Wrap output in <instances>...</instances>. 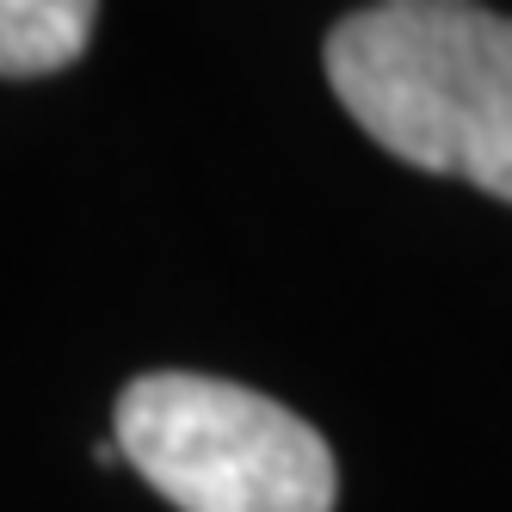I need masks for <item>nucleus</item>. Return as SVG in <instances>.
I'll list each match as a JSON object with an SVG mask.
<instances>
[{
    "instance_id": "obj_4",
    "label": "nucleus",
    "mask_w": 512,
    "mask_h": 512,
    "mask_svg": "<svg viewBox=\"0 0 512 512\" xmlns=\"http://www.w3.org/2000/svg\"><path fill=\"white\" fill-rule=\"evenodd\" d=\"M383 7H445V0H383Z\"/></svg>"
},
{
    "instance_id": "obj_3",
    "label": "nucleus",
    "mask_w": 512,
    "mask_h": 512,
    "mask_svg": "<svg viewBox=\"0 0 512 512\" xmlns=\"http://www.w3.org/2000/svg\"><path fill=\"white\" fill-rule=\"evenodd\" d=\"M99 0H0V75L31 81L68 68L93 38Z\"/></svg>"
},
{
    "instance_id": "obj_1",
    "label": "nucleus",
    "mask_w": 512,
    "mask_h": 512,
    "mask_svg": "<svg viewBox=\"0 0 512 512\" xmlns=\"http://www.w3.org/2000/svg\"><path fill=\"white\" fill-rule=\"evenodd\" d=\"M327 87L395 161L512 204V19L445 7H364L327 31Z\"/></svg>"
},
{
    "instance_id": "obj_2",
    "label": "nucleus",
    "mask_w": 512,
    "mask_h": 512,
    "mask_svg": "<svg viewBox=\"0 0 512 512\" xmlns=\"http://www.w3.org/2000/svg\"><path fill=\"white\" fill-rule=\"evenodd\" d=\"M124 463L179 512H334L327 438L272 395L198 371H149L112 414Z\"/></svg>"
}]
</instances>
